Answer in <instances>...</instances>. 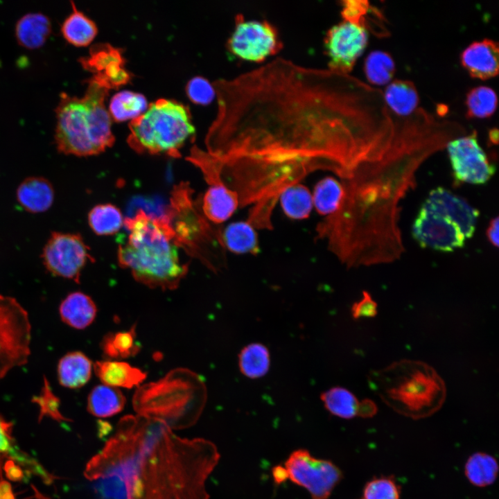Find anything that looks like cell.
Listing matches in <instances>:
<instances>
[{"label": "cell", "instance_id": "obj_1", "mask_svg": "<svg viewBox=\"0 0 499 499\" xmlns=\"http://www.w3.org/2000/svg\"><path fill=\"white\" fill-rule=\"evenodd\" d=\"M218 112L206 136L239 207L272 216L281 193L311 173L342 180L385 160L404 132L383 91L349 74L283 58L213 84Z\"/></svg>", "mask_w": 499, "mask_h": 499}, {"label": "cell", "instance_id": "obj_2", "mask_svg": "<svg viewBox=\"0 0 499 499\" xmlns=\"http://www.w3.org/2000/svg\"><path fill=\"white\" fill-rule=\"evenodd\" d=\"M219 459L208 439L183 438L161 421L130 414L85 475L103 499H209L206 481Z\"/></svg>", "mask_w": 499, "mask_h": 499}, {"label": "cell", "instance_id": "obj_3", "mask_svg": "<svg viewBox=\"0 0 499 499\" xmlns=\"http://www.w3.org/2000/svg\"><path fill=\"white\" fill-rule=\"evenodd\" d=\"M128 234L118 248L120 265L130 270L136 281L152 288L173 290L186 274L177 245L166 220L152 218L139 210L125 218Z\"/></svg>", "mask_w": 499, "mask_h": 499}, {"label": "cell", "instance_id": "obj_4", "mask_svg": "<svg viewBox=\"0 0 499 499\" xmlns=\"http://www.w3.org/2000/svg\"><path fill=\"white\" fill-rule=\"evenodd\" d=\"M110 88L91 78L81 97L62 93L55 109V141L57 149L65 155H98L114 142L112 119L105 107Z\"/></svg>", "mask_w": 499, "mask_h": 499}, {"label": "cell", "instance_id": "obj_5", "mask_svg": "<svg viewBox=\"0 0 499 499\" xmlns=\"http://www.w3.org/2000/svg\"><path fill=\"white\" fill-rule=\"evenodd\" d=\"M370 388L397 413L417 420L428 417L443 405L445 383L426 362L401 360L370 371Z\"/></svg>", "mask_w": 499, "mask_h": 499}, {"label": "cell", "instance_id": "obj_6", "mask_svg": "<svg viewBox=\"0 0 499 499\" xmlns=\"http://www.w3.org/2000/svg\"><path fill=\"white\" fill-rule=\"evenodd\" d=\"M203 379L186 368H176L158 380L139 386L132 398L139 415L163 421L172 430L193 426L205 407Z\"/></svg>", "mask_w": 499, "mask_h": 499}, {"label": "cell", "instance_id": "obj_7", "mask_svg": "<svg viewBox=\"0 0 499 499\" xmlns=\"http://www.w3.org/2000/svg\"><path fill=\"white\" fill-rule=\"evenodd\" d=\"M129 146L137 152L180 155V149L195 130L189 108L170 99L152 103L129 123Z\"/></svg>", "mask_w": 499, "mask_h": 499}, {"label": "cell", "instance_id": "obj_8", "mask_svg": "<svg viewBox=\"0 0 499 499\" xmlns=\"http://www.w3.org/2000/svg\"><path fill=\"white\" fill-rule=\"evenodd\" d=\"M172 229L174 242L184 246L214 272L226 266L225 248L221 230L215 229L192 204L189 188L181 184L173 190L171 209L166 218Z\"/></svg>", "mask_w": 499, "mask_h": 499}, {"label": "cell", "instance_id": "obj_9", "mask_svg": "<svg viewBox=\"0 0 499 499\" xmlns=\"http://www.w3.org/2000/svg\"><path fill=\"white\" fill-rule=\"evenodd\" d=\"M30 341L26 310L16 299L0 294V380L12 369L27 363Z\"/></svg>", "mask_w": 499, "mask_h": 499}, {"label": "cell", "instance_id": "obj_10", "mask_svg": "<svg viewBox=\"0 0 499 499\" xmlns=\"http://www.w3.org/2000/svg\"><path fill=\"white\" fill-rule=\"evenodd\" d=\"M227 47L238 58L261 62L278 53L283 42L277 28L269 21L246 20L243 15L238 14Z\"/></svg>", "mask_w": 499, "mask_h": 499}, {"label": "cell", "instance_id": "obj_11", "mask_svg": "<svg viewBox=\"0 0 499 499\" xmlns=\"http://www.w3.org/2000/svg\"><path fill=\"white\" fill-rule=\"evenodd\" d=\"M288 478L306 489L312 499H327L343 478L340 469L329 460L313 457L306 449L292 451L284 463Z\"/></svg>", "mask_w": 499, "mask_h": 499}, {"label": "cell", "instance_id": "obj_12", "mask_svg": "<svg viewBox=\"0 0 499 499\" xmlns=\"http://www.w3.org/2000/svg\"><path fill=\"white\" fill-rule=\"evenodd\" d=\"M42 261L55 276L80 282L87 262L93 260L89 247L78 234L53 232L44 245Z\"/></svg>", "mask_w": 499, "mask_h": 499}, {"label": "cell", "instance_id": "obj_13", "mask_svg": "<svg viewBox=\"0 0 499 499\" xmlns=\"http://www.w3.org/2000/svg\"><path fill=\"white\" fill-rule=\"evenodd\" d=\"M446 148L455 183L483 184L495 173V166L480 146L475 130L452 139Z\"/></svg>", "mask_w": 499, "mask_h": 499}, {"label": "cell", "instance_id": "obj_14", "mask_svg": "<svg viewBox=\"0 0 499 499\" xmlns=\"http://www.w3.org/2000/svg\"><path fill=\"white\" fill-rule=\"evenodd\" d=\"M367 42V29L362 25L342 20L332 26L324 37L329 69L349 74Z\"/></svg>", "mask_w": 499, "mask_h": 499}, {"label": "cell", "instance_id": "obj_15", "mask_svg": "<svg viewBox=\"0 0 499 499\" xmlns=\"http://www.w3.org/2000/svg\"><path fill=\"white\" fill-rule=\"evenodd\" d=\"M412 234L421 247L444 252L462 248L466 240L455 222L423 206L412 224Z\"/></svg>", "mask_w": 499, "mask_h": 499}, {"label": "cell", "instance_id": "obj_16", "mask_svg": "<svg viewBox=\"0 0 499 499\" xmlns=\"http://www.w3.org/2000/svg\"><path fill=\"white\" fill-rule=\"evenodd\" d=\"M422 206L455 222L466 239L473 237L480 211L462 197L439 186L430 191Z\"/></svg>", "mask_w": 499, "mask_h": 499}, {"label": "cell", "instance_id": "obj_17", "mask_svg": "<svg viewBox=\"0 0 499 499\" xmlns=\"http://www.w3.org/2000/svg\"><path fill=\"white\" fill-rule=\"evenodd\" d=\"M80 62L85 69L91 71L92 78L110 89L125 84L130 78L123 68L121 52L108 44L94 46L89 57L82 58Z\"/></svg>", "mask_w": 499, "mask_h": 499}, {"label": "cell", "instance_id": "obj_18", "mask_svg": "<svg viewBox=\"0 0 499 499\" xmlns=\"http://www.w3.org/2000/svg\"><path fill=\"white\" fill-rule=\"evenodd\" d=\"M498 43L484 39L469 44L461 53L460 60L472 78L485 80L498 75Z\"/></svg>", "mask_w": 499, "mask_h": 499}, {"label": "cell", "instance_id": "obj_19", "mask_svg": "<svg viewBox=\"0 0 499 499\" xmlns=\"http://www.w3.org/2000/svg\"><path fill=\"white\" fill-rule=\"evenodd\" d=\"M239 207L237 193L222 183L210 184L201 202L204 217L213 223L228 220Z\"/></svg>", "mask_w": 499, "mask_h": 499}, {"label": "cell", "instance_id": "obj_20", "mask_svg": "<svg viewBox=\"0 0 499 499\" xmlns=\"http://www.w3.org/2000/svg\"><path fill=\"white\" fill-rule=\"evenodd\" d=\"M94 368L104 385L116 388H132L141 384L147 376L140 369L121 361H96Z\"/></svg>", "mask_w": 499, "mask_h": 499}, {"label": "cell", "instance_id": "obj_21", "mask_svg": "<svg viewBox=\"0 0 499 499\" xmlns=\"http://www.w3.org/2000/svg\"><path fill=\"white\" fill-rule=\"evenodd\" d=\"M59 313L62 321L67 325L84 329L95 319L97 307L93 299L82 292L69 294L61 302Z\"/></svg>", "mask_w": 499, "mask_h": 499}, {"label": "cell", "instance_id": "obj_22", "mask_svg": "<svg viewBox=\"0 0 499 499\" xmlns=\"http://www.w3.org/2000/svg\"><path fill=\"white\" fill-rule=\"evenodd\" d=\"M17 199L21 206L28 211L44 212L53 204V188L45 178L28 177L18 186Z\"/></svg>", "mask_w": 499, "mask_h": 499}, {"label": "cell", "instance_id": "obj_23", "mask_svg": "<svg viewBox=\"0 0 499 499\" xmlns=\"http://www.w3.org/2000/svg\"><path fill=\"white\" fill-rule=\"evenodd\" d=\"M92 362L82 352L71 351L58 362L57 374L59 383L67 388L77 389L84 386L91 376Z\"/></svg>", "mask_w": 499, "mask_h": 499}, {"label": "cell", "instance_id": "obj_24", "mask_svg": "<svg viewBox=\"0 0 499 499\" xmlns=\"http://www.w3.org/2000/svg\"><path fill=\"white\" fill-rule=\"evenodd\" d=\"M383 94L388 108L398 117H408L419 108V94L414 83L410 80L390 82Z\"/></svg>", "mask_w": 499, "mask_h": 499}, {"label": "cell", "instance_id": "obj_25", "mask_svg": "<svg viewBox=\"0 0 499 499\" xmlns=\"http://www.w3.org/2000/svg\"><path fill=\"white\" fill-rule=\"evenodd\" d=\"M225 250L236 254L256 255L260 252L256 229L246 220L228 225L221 231Z\"/></svg>", "mask_w": 499, "mask_h": 499}, {"label": "cell", "instance_id": "obj_26", "mask_svg": "<svg viewBox=\"0 0 499 499\" xmlns=\"http://www.w3.org/2000/svg\"><path fill=\"white\" fill-rule=\"evenodd\" d=\"M51 32V21L41 13H28L21 17L16 25L18 43L28 49L41 47Z\"/></svg>", "mask_w": 499, "mask_h": 499}, {"label": "cell", "instance_id": "obj_27", "mask_svg": "<svg viewBox=\"0 0 499 499\" xmlns=\"http://www.w3.org/2000/svg\"><path fill=\"white\" fill-rule=\"evenodd\" d=\"M126 399L117 388L106 385L94 387L87 397L88 412L97 417H113L122 411Z\"/></svg>", "mask_w": 499, "mask_h": 499}, {"label": "cell", "instance_id": "obj_28", "mask_svg": "<svg viewBox=\"0 0 499 499\" xmlns=\"http://www.w3.org/2000/svg\"><path fill=\"white\" fill-rule=\"evenodd\" d=\"M71 6L73 11L62 24V34L69 44L76 46H86L96 37L97 26L94 21L77 10L73 2H71Z\"/></svg>", "mask_w": 499, "mask_h": 499}, {"label": "cell", "instance_id": "obj_29", "mask_svg": "<svg viewBox=\"0 0 499 499\" xmlns=\"http://www.w3.org/2000/svg\"><path fill=\"white\" fill-rule=\"evenodd\" d=\"M499 466L490 454L476 452L469 457L464 465V474L469 482L478 487H486L497 479Z\"/></svg>", "mask_w": 499, "mask_h": 499}, {"label": "cell", "instance_id": "obj_30", "mask_svg": "<svg viewBox=\"0 0 499 499\" xmlns=\"http://www.w3.org/2000/svg\"><path fill=\"white\" fill-rule=\"evenodd\" d=\"M344 194L342 182L333 177H324L315 186L313 205L319 214L329 216L340 208Z\"/></svg>", "mask_w": 499, "mask_h": 499}, {"label": "cell", "instance_id": "obj_31", "mask_svg": "<svg viewBox=\"0 0 499 499\" xmlns=\"http://www.w3.org/2000/svg\"><path fill=\"white\" fill-rule=\"evenodd\" d=\"M279 200L283 213L292 220L308 218L313 207L311 193L300 182L284 190Z\"/></svg>", "mask_w": 499, "mask_h": 499}, {"label": "cell", "instance_id": "obj_32", "mask_svg": "<svg viewBox=\"0 0 499 499\" xmlns=\"http://www.w3.org/2000/svg\"><path fill=\"white\" fill-rule=\"evenodd\" d=\"M147 108V100L143 94L124 90L112 96L108 112L111 119L121 122L136 119Z\"/></svg>", "mask_w": 499, "mask_h": 499}, {"label": "cell", "instance_id": "obj_33", "mask_svg": "<svg viewBox=\"0 0 499 499\" xmlns=\"http://www.w3.org/2000/svg\"><path fill=\"white\" fill-rule=\"evenodd\" d=\"M135 329L134 326L129 331L107 333L100 344L103 354L114 359L128 358L137 355L141 346L137 340Z\"/></svg>", "mask_w": 499, "mask_h": 499}, {"label": "cell", "instance_id": "obj_34", "mask_svg": "<svg viewBox=\"0 0 499 499\" xmlns=\"http://www.w3.org/2000/svg\"><path fill=\"white\" fill-rule=\"evenodd\" d=\"M321 400L326 409L334 416L350 419L358 415L360 401L345 388H331L322 394Z\"/></svg>", "mask_w": 499, "mask_h": 499}, {"label": "cell", "instance_id": "obj_35", "mask_svg": "<svg viewBox=\"0 0 499 499\" xmlns=\"http://www.w3.org/2000/svg\"><path fill=\"white\" fill-rule=\"evenodd\" d=\"M240 371L248 378L263 376L270 367V353L263 344L252 343L245 347L238 356Z\"/></svg>", "mask_w": 499, "mask_h": 499}, {"label": "cell", "instance_id": "obj_36", "mask_svg": "<svg viewBox=\"0 0 499 499\" xmlns=\"http://www.w3.org/2000/svg\"><path fill=\"white\" fill-rule=\"evenodd\" d=\"M89 225L98 235H112L121 228L123 220L119 208L112 204L94 207L88 214Z\"/></svg>", "mask_w": 499, "mask_h": 499}, {"label": "cell", "instance_id": "obj_37", "mask_svg": "<svg viewBox=\"0 0 499 499\" xmlns=\"http://www.w3.org/2000/svg\"><path fill=\"white\" fill-rule=\"evenodd\" d=\"M395 70V63L390 54L379 50L369 53L364 62V72L367 80L376 85L389 84Z\"/></svg>", "mask_w": 499, "mask_h": 499}, {"label": "cell", "instance_id": "obj_38", "mask_svg": "<svg viewBox=\"0 0 499 499\" xmlns=\"http://www.w3.org/2000/svg\"><path fill=\"white\" fill-rule=\"evenodd\" d=\"M498 98L491 87L478 86L469 90L466 96V117L484 119L491 116L497 107Z\"/></svg>", "mask_w": 499, "mask_h": 499}, {"label": "cell", "instance_id": "obj_39", "mask_svg": "<svg viewBox=\"0 0 499 499\" xmlns=\"http://www.w3.org/2000/svg\"><path fill=\"white\" fill-rule=\"evenodd\" d=\"M401 487L394 475L374 476L367 481L360 499H401Z\"/></svg>", "mask_w": 499, "mask_h": 499}, {"label": "cell", "instance_id": "obj_40", "mask_svg": "<svg viewBox=\"0 0 499 499\" xmlns=\"http://www.w3.org/2000/svg\"><path fill=\"white\" fill-rule=\"evenodd\" d=\"M186 91L191 101L202 105L209 104L216 96L213 85L202 76L191 78L186 85Z\"/></svg>", "mask_w": 499, "mask_h": 499}, {"label": "cell", "instance_id": "obj_41", "mask_svg": "<svg viewBox=\"0 0 499 499\" xmlns=\"http://www.w3.org/2000/svg\"><path fill=\"white\" fill-rule=\"evenodd\" d=\"M342 16L346 20L357 24L367 26V15L371 7L368 1L344 0L342 1Z\"/></svg>", "mask_w": 499, "mask_h": 499}, {"label": "cell", "instance_id": "obj_42", "mask_svg": "<svg viewBox=\"0 0 499 499\" xmlns=\"http://www.w3.org/2000/svg\"><path fill=\"white\" fill-rule=\"evenodd\" d=\"M33 401L38 403L44 414H52L55 417L60 415L58 410L59 400L52 392L46 378H44V385L40 394L35 396Z\"/></svg>", "mask_w": 499, "mask_h": 499}, {"label": "cell", "instance_id": "obj_43", "mask_svg": "<svg viewBox=\"0 0 499 499\" xmlns=\"http://www.w3.org/2000/svg\"><path fill=\"white\" fill-rule=\"evenodd\" d=\"M351 314L355 319L374 317L377 314V304L369 292L364 291L362 298L352 306Z\"/></svg>", "mask_w": 499, "mask_h": 499}, {"label": "cell", "instance_id": "obj_44", "mask_svg": "<svg viewBox=\"0 0 499 499\" xmlns=\"http://www.w3.org/2000/svg\"><path fill=\"white\" fill-rule=\"evenodd\" d=\"M12 424L0 416V455L11 452L12 448Z\"/></svg>", "mask_w": 499, "mask_h": 499}, {"label": "cell", "instance_id": "obj_45", "mask_svg": "<svg viewBox=\"0 0 499 499\" xmlns=\"http://www.w3.org/2000/svg\"><path fill=\"white\" fill-rule=\"evenodd\" d=\"M376 403L369 399H364L360 401V406L358 417L362 418H370L377 412Z\"/></svg>", "mask_w": 499, "mask_h": 499}, {"label": "cell", "instance_id": "obj_46", "mask_svg": "<svg viewBox=\"0 0 499 499\" xmlns=\"http://www.w3.org/2000/svg\"><path fill=\"white\" fill-rule=\"evenodd\" d=\"M498 216L493 218L487 229L486 235L489 242L496 247H498Z\"/></svg>", "mask_w": 499, "mask_h": 499}, {"label": "cell", "instance_id": "obj_47", "mask_svg": "<svg viewBox=\"0 0 499 499\" xmlns=\"http://www.w3.org/2000/svg\"><path fill=\"white\" fill-rule=\"evenodd\" d=\"M272 476L277 484H281L286 482L288 478V474L284 466L278 465L272 469Z\"/></svg>", "mask_w": 499, "mask_h": 499}, {"label": "cell", "instance_id": "obj_48", "mask_svg": "<svg viewBox=\"0 0 499 499\" xmlns=\"http://www.w3.org/2000/svg\"><path fill=\"white\" fill-rule=\"evenodd\" d=\"M489 135H490V140L493 143H498V137H495V135H498L497 129H492L491 130H490Z\"/></svg>", "mask_w": 499, "mask_h": 499}]
</instances>
